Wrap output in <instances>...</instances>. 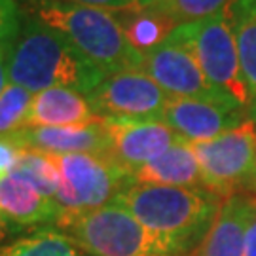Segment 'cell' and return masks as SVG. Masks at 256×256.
Segmentation results:
<instances>
[{
	"label": "cell",
	"mask_w": 256,
	"mask_h": 256,
	"mask_svg": "<svg viewBox=\"0 0 256 256\" xmlns=\"http://www.w3.org/2000/svg\"><path fill=\"white\" fill-rule=\"evenodd\" d=\"M0 176H2V174H0Z\"/></svg>",
	"instance_id": "obj_30"
},
{
	"label": "cell",
	"mask_w": 256,
	"mask_h": 256,
	"mask_svg": "<svg viewBox=\"0 0 256 256\" xmlns=\"http://www.w3.org/2000/svg\"><path fill=\"white\" fill-rule=\"evenodd\" d=\"M250 210V194H238L224 200L209 232L188 256H245Z\"/></svg>",
	"instance_id": "obj_13"
},
{
	"label": "cell",
	"mask_w": 256,
	"mask_h": 256,
	"mask_svg": "<svg viewBox=\"0 0 256 256\" xmlns=\"http://www.w3.org/2000/svg\"><path fill=\"white\" fill-rule=\"evenodd\" d=\"M8 66H6V55L0 52V95L4 93L6 86H8Z\"/></svg>",
	"instance_id": "obj_28"
},
{
	"label": "cell",
	"mask_w": 256,
	"mask_h": 256,
	"mask_svg": "<svg viewBox=\"0 0 256 256\" xmlns=\"http://www.w3.org/2000/svg\"><path fill=\"white\" fill-rule=\"evenodd\" d=\"M192 150L207 192L222 202L238 194H256V122L247 120L210 140L192 142Z\"/></svg>",
	"instance_id": "obj_7"
},
{
	"label": "cell",
	"mask_w": 256,
	"mask_h": 256,
	"mask_svg": "<svg viewBox=\"0 0 256 256\" xmlns=\"http://www.w3.org/2000/svg\"><path fill=\"white\" fill-rule=\"evenodd\" d=\"M59 230L88 256H186L118 203L80 214Z\"/></svg>",
	"instance_id": "obj_4"
},
{
	"label": "cell",
	"mask_w": 256,
	"mask_h": 256,
	"mask_svg": "<svg viewBox=\"0 0 256 256\" xmlns=\"http://www.w3.org/2000/svg\"><path fill=\"white\" fill-rule=\"evenodd\" d=\"M169 40H174L192 52L207 82L220 95L247 106L248 110V92L239 64L228 8L209 18L176 25L169 34Z\"/></svg>",
	"instance_id": "obj_5"
},
{
	"label": "cell",
	"mask_w": 256,
	"mask_h": 256,
	"mask_svg": "<svg viewBox=\"0 0 256 256\" xmlns=\"http://www.w3.org/2000/svg\"><path fill=\"white\" fill-rule=\"evenodd\" d=\"M21 12L52 28L104 74L142 66L114 12L64 0H18Z\"/></svg>",
	"instance_id": "obj_1"
},
{
	"label": "cell",
	"mask_w": 256,
	"mask_h": 256,
	"mask_svg": "<svg viewBox=\"0 0 256 256\" xmlns=\"http://www.w3.org/2000/svg\"><path fill=\"white\" fill-rule=\"evenodd\" d=\"M6 66L10 82L30 93L66 88L88 95L104 76L64 38L25 14L6 55Z\"/></svg>",
	"instance_id": "obj_2"
},
{
	"label": "cell",
	"mask_w": 256,
	"mask_h": 256,
	"mask_svg": "<svg viewBox=\"0 0 256 256\" xmlns=\"http://www.w3.org/2000/svg\"><path fill=\"white\" fill-rule=\"evenodd\" d=\"M23 23V12L18 0H0V52L8 55Z\"/></svg>",
	"instance_id": "obj_23"
},
{
	"label": "cell",
	"mask_w": 256,
	"mask_h": 256,
	"mask_svg": "<svg viewBox=\"0 0 256 256\" xmlns=\"http://www.w3.org/2000/svg\"><path fill=\"white\" fill-rule=\"evenodd\" d=\"M64 2H74V4L92 6V8L106 10V12H128V10H135V0H64Z\"/></svg>",
	"instance_id": "obj_24"
},
{
	"label": "cell",
	"mask_w": 256,
	"mask_h": 256,
	"mask_svg": "<svg viewBox=\"0 0 256 256\" xmlns=\"http://www.w3.org/2000/svg\"><path fill=\"white\" fill-rule=\"evenodd\" d=\"M114 203L188 256L212 226L222 200L203 188L131 182Z\"/></svg>",
	"instance_id": "obj_3"
},
{
	"label": "cell",
	"mask_w": 256,
	"mask_h": 256,
	"mask_svg": "<svg viewBox=\"0 0 256 256\" xmlns=\"http://www.w3.org/2000/svg\"><path fill=\"white\" fill-rule=\"evenodd\" d=\"M140 70H144L169 97H182V99L224 97L207 82L192 52L169 38L160 46L142 54Z\"/></svg>",
	"instance_id": "obj_10"
},
{
	"label": "cell",
	"mask_w": 256,
	"mask_h": 256,
	"mask_svg": "<svg viewBox=\"0 0 256 256\" xmlns=\"http://www.w3.org/2000/svg\"><path fill=\"white\" fill-rule=\"evenodd\" d=\"M8 142L18 148H32L46 154H99L108 156L110 135L104 120L86 126L61 128H25L18 131Z\"/></svg>",
	"instance_id": "obj_12"
},
{
	"label": "cell",
	"mask_w": 256,
	"mask_h": 256,
	"mask_svg": "<svg viewBox=\"0 0 256 256\" xmlns=\"http://www.w3.org/2000/svg\"><path fill=\"white\" fill-rule=\"evenodd\" d=\"M19 226H16L14 222H10L8 218H4V216L0 214V245L12 236V232H16Z\"/></svg>",
	"instance_id": "obj_27"
},
{
	"label": "cell",
	"mask_w": 256,
	"mask_h": 256,
	"mask_svg": "<svg viewBox=\"0 0 256 256\" xmlns=\"http://www.w3.org/2000/svg\"><path fill=\"white\" fill-rule=\"evenodd\" d=\"M0 256H88L64 232L38 230L0 245Z\"/></svg>",
	"instance_id": "obj_20"
},
{
	"label": "cell",
	"mask_w": 256,
	"mask_h": 256,
	"mask_svg": "<svg viewBox=\"0 0 256 256\" xmlns=\"http://www.w3.org/2000/svg\"><path fill=\"white\" fill-rule=\"evenodd\" d=\"M99 120L102 118L95 114L86 95L66 88H52L32 95L25 128L86 126Z\"/></svg>",
	"instance_id": "obj_14"
},
{
	"label": "cell",
	"mask_w": 256,
	"mask_h": 256,
	"mask_svg": "<svg viewBox=\"0 0 256 256\" xmlns=\"http://www.w3.org/2000/svg\"><path fill=\"white\" fill-rule=\"evenodd\" d=\"M248 120L247 106L226 99L169 97L162 122L188 142H202L239 128Z\"/></svg>",
	"instance_id": "obj_9"
},
{
	"label": "cell",
	"mask_w": 256,
	"mask_h": 256,
	"mask_svg": "<svg viewBox=\"0 0 256 256\" xmlns=\"http://www.w3.org/2000/svg\"><path fill=\"white\" fill-rule=\"evenodd\" d=\"M19 158V148L8 140H0V174L12 173Z\"/></svg>",
	"instance_id": "obj_25"
},
{
	"label": "cell",
	"mask_w": 256,
	"mask_h": 256,
	"mask_svg": "<svg viewBox=\"0 0 256 256\" xmlns=\"http://www.w3.org/2000/svg\"><path fill=\"white\" fill-rule=\"evenodd\" d=\"M102 120H162L169 95L140 68L104 74L86 95Z\"/></svg>",
	"instance_id": "obj_8"
},
{
	"label": "cell",
	"mask_w": 256,
	"mask_h": 256,
	"mask_svg": "<svg viewBox=\"0 0 256 256\" xmlns=\"http://www.w3.org/2000/svg\"><path fill=\"white\" fill-rule=\"evenodd\" d=\"M232 2L234 0H162L152 8L160 10L176 25H180L218 14L220 10L228 8Z\"/></svg>",
	"instance_id": "obj_22"
},
{
	"label": "cell",
	"mask_w": 256,
	"mask_h": 256,
	"mask_svg": "<svg viewBox=\"0 0 256 256\" xmlns=\"http://www.w3.org/2000/svg\"><path fill=\"white\" fill-rule=\"evenodd\" d=\"M0 214L19 228L57 222L59 207L55 200L44 198L30 184L12 174L0 176Z\"/></svg>",
	"instance_id": "obj_16"
},
{
	"label": "cell",
	"mask_w": 256,
	"mask_h": 256,
	"mask_svg": "<svg viewBox=\"0 0 256 256\" xmlns=\"http://www.w3.org/2000/svg\"><path fill=\"white\" fill-rule=\"evenodd\" d=\"M133 180L140 184L178 186V188H203L202 171L192 142L178 138L165 152L156 156L133 173ZM205 190V188H203Z\"/></svg>",
	"instance_id": "obj_15"
},
{
	"label": "cell",
	"mask_w": 256,
	"mask_h": 256,
	"mask_svg": "<svg viewBox=\"0 0 256 256\" xmlns=\"http://www.w3.org/2000/svg\"><path fill=\"white\" fill-rule=\"evenodd\" d=\"M250 200H252V210L245 238V256H256V194H250Z\"/></svg>",
	"instance_id": "obj_26"
},
{
	"label": "cell",
	"mask_w": 256,
	"mask_h": 256,
	"mask_svg": "<svg viewBox=\"0 0 256 256\" xmlns=\"http://www.w3.org/2000/svg\"><path fill=\"white\" fill-rule=\"evenodd\" d=\"M28 90L10 82L0 95V140H10L18 131L25 129V120L32 101Z\"/></svg>",
	"instance_id": "obj_21"
},
{
	"label": "cell",
	"mask_w": 256,
	"mask_h": 256,
	"mask_svg": "<svg viewBox=\"0 0 256 256\" xmlns=\"http://www.w3.org/2000/svg\"><path fill=\"white\" fill-rule=\"evenodd\" d=\"M8 174L25 180L36 192L50 200H55V194L61 184V173L55 164L54 154H46L32 148H19L18 164Z\"/></svg>",
	"instance_id": "obj_19"
},
{
	"label": "cell",
	"mask_w": 256,
	"mask_h": 256,
	"mask_svg": "<svg viewBox=\"0 0 256 256\" xmlns=\"http://www.w3.org/2000/svg\"><path fill=\"white\" fill-rule=\"evenodd\" d=\"M162 0H135V8L137 10H144V8H152L156 4H160Z\"/></svg>",
	"instance_id": "obj_29"
},
{
	"label": "cell",
	"mask_w": 256,
	"mask_h": 256,
	"mask_svg": "<svg viewBox=\"0 0 256 256\" xmlns=\"http://www.w3.org/2000/svg\"><path fill=\"white\" fill-rule=\"evenodd\" d=\"M61 173V184L55 194L59 216L55 226L101 209L118 200V196L133 180V174L124 171L108 156L99 154H64L55 156Z\"/></svg>",
	"instance_id": "obj_6"
},
{
	"label": "cell",
	"mask_w": 256,
	"mask_h": 256,
	"mask_svg": "<svg viewBox=\"0 0 256 256\" xmlns=\"http://www.w3.org/2000/svg\"><path fill=\"white\" fill-rule=\"evenodd\" d=\"M228 12L248 92V120L256 122V0H234Z\"/></svg>",
	"instance_id": "obj_17"
},
{
	"label": "cell",
	"mask_w": 256,
	"mask_h": 256,
	"mask_svg": "<svg viewBox=\"0 0 256 256\" xmlns=\"http://www.w3.org/2000/svg\"><path fill=\"white\" fill-rule=\"evenodd\" d=\"M116 18L126 30L129 42L142 54L165 42L176 27L173 19H169L156 8L128 10V12H122Z\"/></svg>",
	"instance_id": "obj_18"
},
{
	"label": "cell",
	"mask_w": 256,
	"mask_h": 256,
	"mask_svg": "<svg viewBox=\"0 0 256 256\" xmlns=\"http://www.w3.org/2000/svg\"><path fill=\"white\" fill-rule=\"evenodd\" d=\"M104 124L110 135L108 158L129 174L180 138L162 120L114 118Z\"/></svg>",
	"instance_id": "obj_11"
}]
</instances>
